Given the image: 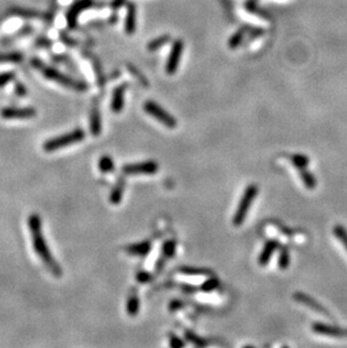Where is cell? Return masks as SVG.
I'll use <instances>...</instances> for the list:
<instances>
[{
    "instance_id": "cell-1",
    "label": "cell",
    "mask_w": 347,
    "mask_h": 348,
    "mask_svg": "<svg viewBox=\"0 0 347 348\" xmlns=\"http://www.w3.org/2000/svg\"><path fill=\"white\" fill-rule=\"evenodd\" d=\"M28 228L31 230L32 239H33V247L35 253H36L47 268L52 273L55 278H60L62 275V269L60 267L59 262L53 258L51 251L49 249L47 241L44 239L43 232H42V220L41 216L33 213L28 216L27 219Z\"/></svg>"
},
{
    "instance_id": "cell-2",
    "label": "cell",
    "mask_w": 347,
    "mask_h": 348,
    "mask_svg": "<svg viewBox=\"0 0 347 348\" xmlns=\"http://www.w3.org/2000/svg\"><path fill=\"white\" fill-rule=\"evenodd\" d=\"M31 65L34 67L35 69L41 71L42 74L47 78L49 80L54 81V83H58L62 85L63 87L69 88V89L76 90V91H86L88 89V85L84 81L74 79L67 74L60 72L59 70L54 68H51V67H48L44 62H42L40 59L33 58L31 60Z\"/></svg>"
},
{
    "instance_id": "cell-3",
    "label": "cell",
    "mask_w": 347,
    "mask_h": 348,
    "mask_svg": "<svg viewBox=\"0 0 347 348\" xmlns=\"http://www.w3.org/2000/svg\"><path fill=\"white\" fill-rule=\"evenodd\" d=\"M85 137H86V134H85L84 130L76 129L67 134H62V136L52 138V139L45 141L43 143V150L45 152L56 151L61 148L68 147V145H71L83 141L85 139Z\"/></svg>"
},
{
    "instance_id": "cell-4",
    "label": "cell",
    "mask_w": 347,
    "mask_h": 348,
    "mask_svg": "<svg viewBox=\"0 0 347 348\" xmlns=\"http://www.w3.org/2000/svg\"><path fill=\"white\" fill-rule=\"evenodd\" d=\"M258 194V186L255 185V184H251V185L246 188V191H243V195L242 200L239 202L238 209L233 215L232 223L235 226H240L245 221L247 218L248 212H249V209L251 207V203H253L255 198H256Z\"/></svg>"
},
{
    "instance_id": "cell-5",
    "label": "cell",
    "mask_w": 347,
    "mask_h": 348,
    "mask_svg": "<svg viewBox=\"0 0 347 348\" xmlns=\"http://www.w3.org/2000/svg\"><path fill=\"white\" fill-rule=\"evenodd\" d=\"M143 109L144 112L148 113V114L154 117V119L159 121L162 125L168 127V129H175L177 126V121L175 117L172 116L166 109L162 108L161 106L157 104L156 102H146L143 105Z\"/></svg>"
},
{
    "instance_id": "cell-6",
    "label": "cell",
    "mask_w": 347,
    "mask_h": 348,
    "mask_svg": "<svg viewBox=\"0 0 347 348\" xmlns=\"http://www.w3.org/2000/svg\"><path fill=\"white\" fill-rule=\"evenodd\" d=\"M96 6V2L95 0H78L73 3V5L68 9V12L66 14V19L67 24H68V27L70 30H73L77 26L78 17L83 12L87 9L93 8V7Z\"/></svg>"
},
{
    "instance_id": "cell-7",
    "label": "cell",
    "mask_w": 347,
    "mask_h": 348,
    "mask_svg": "<svg viewBox=\"0 0 347 348\" xmlns=\"http://www.w3.org/2000/svg\"><path fill=\"white\" fill-rule=\"evenodd\" d=\"M183 51H184V42L182 40L174 41L171 49V53H169L168 55L167 63H166V72L168 74L176 73L177 69H178Z\"/></svg>"
},
{
    "instance_id": "cell-8",
    "label": "cell",
    "mask_w": 347,
    "mask_h": 348,
    "mask_svg": "<svg viewBox=\"0 0 347 348\" xmlns=\"http://www.w3.org/2000/svg\"><path fill=\"white\" fill-rule=\"evenodd\" d=\"M36 114V109L33 107H5L0 111V116L5 120H28Z\"/></svg>"
},
{
    "instance_id": "cell-9",
    "label": "cell",
    "mask_w": 347,
    "mask_h": 348,
    "mask_svg": "<svg viewBox=\"0 0 347 348\" xmlns=\"http://www.w3.org/2000/svg\"><path fill=\"white\" fill-rule=\"evenodd\" d=\"M158 172V165L155 161H144L130 163L123 167V173L125 175H137V174H147L151 175Z\"/></svg>"
},
{
    "instance_id": "cell-10",
    "label": "cell",
    "mask_w": 347,
    "mask_h": 348,
    "mask_svg": "<svg viewBox=\"0 0 347 348\" xmlns=\"http://www.w3.org/2000/svg\"><path fill=\"white\" fill-rule=\"evenodd\" d=\"M293 299L299 302V303L306 305V307H308V308H310L311 310H313V311L318 312V313L325 315V317L332 318L331 314L329 313V311L324 307V305L319 303L317 300H314L313 297L307 296L306 293L295 292V294H293Z\"/></svg>"
},
{
    "instance_id": "cell-11",
    "label": "cell",
    "mask_w": 347,
    "mask_h": 348,
    "mask_svg": "<svg viewBox=\"0 0 347 348\" xmlns=\"http://www.w3.org/2000/svg\"><path fill=\"white\" fill-rule=\"evenodd\" d=\"M313 332L322 336H330V337H347V329L342 328V327L322 324V322H314L312 325Z\"/></svg>"
},
{
    "instance_id": "cell-12",
    "label": "cell",
    "mask_w": 347,
    "mask_h": 348,
    "mask_svg": "<svg viewBox=\"0 0 347 348\" xmlns=\"http://www.w3.org/2000/svg\"><path fill=\"white\" fill-rule=\"evenodd\" d=\"M124 30L127 35H133L137 30V7L133 2H129L126 7V16Z\"/></svg>"
},
{
    "instance_id": "cell-13",
    "label": "cell",
    "mask_w": 347,
    "mask_h": 348,
    "mask_svg": "<svg viewBox=\"0 0 347 348\" xmlns=\"http://www.w3.org/2000/svg\"><path fill=\"white\" fill-rule=\"evenodd\" d=\"M278 247H279V244L278 240H274V239L268 240L267 243L265 244L260 257H258V262H260V265L261 266L267 265L271 261L273 254L275 253L276 249H278Z\"/></svg>"
},
{
    "instance_id": "cell-14",
    "label": "cell",
    "mask_w": 347,
    "mask_h": 348,
    "mask_svg": "<svg viewBox=\"0 0 347 348\" xmlns=\"http://www.w3.org/2000/svg\"><path fill=\"white\" fill-rule=\"evenodd\" d=\"M126 90V84H123L121 86H118L113 91V98L111 103V108L114 113L122 112L124 107V95Z\"/></svg>"
},
{
    "instance_id": "cell-15",
    "label": "cell",
    "mask_w": 347,
    "mask_h": 348,
    "mask_svg": "<svg viewBox=\"0 0 347 348\" xmlns=\"http://www.w3.org/2000/svg\"><path fill=\"white\" fill-rule=\"evenodd\" d=\"M90 133L94 137H98L102 133V116L98 104L95 103L90 112Z\"/></svg>"
},
{
    "instance_id": "cell-16",
    "label": "cell",
    "mask_w": 347,
    "mask_h": 348,
    "mask_svg": "<svg viewBox=\"0 0 347 348\" xmlns=\"http://www.w3.org/2000/svg\"><path fill=\"white\" fill-rule=\"evenodd\" d=\"M8 16H17V17H23V18H41V17H44L45 20H47V15H43V14L38 13L36 10L18 8V7L9 9L8 13L6 14V17Z\"/></svg>"
},
{
    "instance_id": "cell-17",
    "label": "cell",
    "mask_w": 347,
    "mask_h": 348,
    "mask_svg": "<svg viewBox=\"0 0 347 348\" xmlns=\"http://www.w3.org/2000/svg\"><path fill=\"white\" fill-rule=\"evenodd\" d=\"M126 253L133 256H140V257H143V256H147L151 250V243L150 241H142V243H138L130 244L125 248Z\"/></svg>"
},
{
    "instance_id": "cell-18",
    "label": "cell",
    "mask_w": 347,
    "mask_h": 348,
    "mask_svg": "<svg viewBox=\"0 0 347 348\" xmlns=\"http://www.w3.org/2000/svg\"><path fill=\"white\" fill-rule=\"evenodd\" d=\"M34 32V28L30 26V25H25V26H23L20 30H18L16 32L15 34L13 35H9V36H5L2 37L1 40H0V44L2 45H9L14 43V42H16L17 40H19V38H23L25 36H27V35L32 34Z\"/></svg>"
},
{
    "instance_id": "cell-19",
    "label": "cell",
    "mask_w": 347,
    "mask_h": 348,
    "mask_svg": "<svg viewBox=\"0 0 347 348\" xmlns=\"http://www.w3.org/2000/svg\"><path fill=\"white\" fill-rule=\"evenodd\" d=\"M249 30H250V26H243L240 27L238 31L236 32L235 34L232 35L231 37H230L229 40V48L230 49H237L239 48L240 45H242L243 43V41H245V38L248 36V33H249Z\"/></svg>"
},
{
    "instance_id": "cell-20",
    "label": "cell",
    "mask_w": 347,
    "mask_h": 348,
    "mask_svg": "<svg viewBox=\"0 0 347 348\" xmlns=\"http://www.w3.org/2000/svg\"><path fill=\"white\" fill-rule=\"evenodd\" d=\"M124 190H125V180L122 178V179H120L118 183H116V185L114 186V188H113L111 191L109 201H111L112 204L118 205L119 203H121Z\"/></svg>"
},
{
    "instance_id": "cell-21",
    "label": "cell",
    "mask_w": 347,
    "mask_h": 348,
    "mask_svg": "<svg viewBox=\"0 0 347 348\" xmlns=\"http://www.w3.org/2000/svg\"><path fill=\"white\" fill-rule=\"evenodd\" d=\"M24 55L20 52H0V63H20Z\"/></svg>"
},
{
    "instance_id": "cell-22",
    "label": "cell",
    "mask_w": 347,
    "mask_h": 348,
    "mask_svg": "<svg viewBox=\"0 0 347 348\" xmlns=\"http://www.w3.org/2000/svg\"><path fill=\"white\" fill-rule=\"evenodd\" d=\"M169 41H171V35H168V34L161 35V36L154 38V40H151L150 42H149L147 45V49L150 52H155V51H157V50L164 47V45L167 44Z\"/></svg>"
},
{
    "instance_id": "cell-23",
    "label": "cell",
    "mask_w": 347,
    "mask_h": 348,
    "mask_svg": "<svg viewBox=\"0 0 347 348\" xmlns=\"http://www.w3.org/2000/svg\"><path fill=\"white\" fill-rule=\"evenodd\" d=\"M300 177L301 179H302L304 186H306L308 190H314V188H316L317 180L312 175V173H310L309 170H307L306 168L300 169Z\"/></svg>"
},
{
    "instance_id": "cell-24",
    "label": "cell",
    "mask_w": 347,
    "mask_h": 348,
    "mask_svg": "<svg viewBox=\"0 0 347 348\" xmlns=\"http://www.w3.org/2000/svg\"><path fill=\"white\" fill-rule=\"evenodd\" d=\"M140 309V301L139 297H138L136 294L131 296L129 299H127L126 303V312L127 314L131 315V317H134V315L138 314Z\"/></svg>"
},
{
    "instance_id": "cell-25",
    "label": "cell",
    "mask_w": 347,
    "mask_h": 348,
    "mask_svg": "<svg viewBox=\"0 0 347 348\" xmlns=\"http://www.w3.org/2000/svg\"><path fill=\"white\" fill-rule=\"evenodd\" d=\"M98 168L102 173H113L114 172V162H113L112 158L109 156H103V157L99 159L98 161Z\"/></svg>"
},
{
    "instance_id": "cell-26",
    "label": "cell",
    "mask_w": 347,
    "mask_h": 348,
    "mask_svg": "<svg viewBox=\"0 0 347 348\" xmlns=\"http://www.w3.org/2000/svg\"><path fill=\"white\" fill-rule=\"evenodd\" d=\"M290 253L288 247H282L281 250H279V256H278V268L282 269V271H285L286 268L289 267L290 265Z\"/></svg>"
},
{
    "instance_id": "cell-27",
    "label": "cell",
    "mask_w": 347,
    "mask_h": 348,
    "mask_svg": "<svg viewBox=\"0 0 347 348\" xmlns=\"http://www.w3.org/2000/svg\"><path fill=\"white\" fill-rule=\"evenodd\" d=\"M291 161L293 165H295L297 169H304L309 166L310 163V159L309 157H307L306 155H301V154H296L293 155L291 157Z\"/></svg>"
},
{
    "instance_id": "cell-28",
    "label": "cell",
    "mask_w": 347,
    "mask_h": 348,
    "mask_svg": "<svg viewBox=\"0 0 347 348\" xmlns=\"http://www.w3.org/2000/svg\"><path fill=\"white\" fill-rule=\"evenodd\" d=\"M334 234L335 237L338 238V240L343 244V246L346 248L347 250V230L345 226L341 225L334 226Z\"/></svg>"
},
{
    "instance_id": "cell-29",
    "label": "cell",
    "mask_w": 347,
    "mask_h": 348,
    "mask_svg": "<svg viewBox=\"0 0 347 348\" xmlns=\"http://www.w3.org/2000/svg\"><path fill=\"white\" fill-rule=\"evenodd\" d=\"M219 284H220V282H219L218 278H208L205 280L203 284H202L201 290L203 291V292H211V291L217 289V287L219 286Z\"/></svg>"
},
{
    "instance_id": "cell-30",
    "label": "cell",
    "mask_w": 347,
    "mask_h": 348,
    "mask_svg": "<svg viewBox=\"0 0 347 348\" xmlns=\"http://www.w3.org/2000/svg\"><path fill=\"white\" fill-rule=\"evenodd\" d=\"M176 253V243L174 240H168L166 241L162 246V254H164L166 257H172V256L175 255Z\"/></svg>"
},
{
    "instance_id": "cell-31",
    "label": "cell",
    "mask_w": 347,
    "mask_h": 348,
    "mask_svg": "<svg viewBox=\"0 0 347 348\" xmlns=\"http://www.w3.org/2000/svg\"><path fill=\"white\" fill-rule=\"evenodd\" d=\"M185 335H186L187 340H189V342H191V343H193L195 346H205V345H207V342H205L203 338H201L200 336H197L196 333H194L192 331H186Z\"/></svg>"
},
{
    "instance_id": "cell-32",
    "label": "cell",
    "mask_w": 347,
    "mask_h": 348,
    "mask_svg": "<svg viewBox=\"0 0 347 348\" xmlns=\"http://www.w3.org/2000/svg\"><path fill=\"white\" fill-rule=\"evenodd\" d=\"M16 73L14 71H7V72L0 73V88H3L6 85H8L10 81L15 79Z\"/></svg>"
},
{
    "instance_id": "cell-33",
    "label": "cell",
    "mask_w": 347,
    "mask_h": 348,
    "mask_svg": "<svg viewBox=\"0 0 347 348\" xmlns=\"http://www.w3.org/2000/svg\"><path fill=\"white\" fill-rule=\"evenodd\" d=\"M52 45H53V42L45 36H40L38 38H36V41H35V47L37 48L48 49V48H51Z\"/></svg>"
},
{
    "instance_id": "cell-34",
    "label": "cell",
    "mask_w": 347,
    "mask_h": 348,
    "mask_svg": "<svg viewBox=\"0 0 347 348\" xmlns=\"http://www.w3.org/2000/svg\"><path fill=\"white\" fill-rule=\"evenodd\" d=\"M246 9L248 10L249 13H253L255 14V15H257V14H260V8H258V3H257V0H248V1L246 2Z\"/></svg>"
},
{
    "instance_id": "cell-35",
    "label": "cell",
    "mask_w": 347,
    "mask_h": 348,
    "mask_svg": "<svg viewBox=\"0 0 347 348\" xmlns=\"http://www.w3.org/2000/svg\"><path fill=\"white\" fill-rule=\"evenodd\" d=\"M15 94L18 97H24V96L27 95V88L25 87L23 83H19V81L15 83Z\"/></svg>"
},
{
    "instance_id": "cell-36",
    "label": "cell",
    "mask_w": 347,
    "mask_h": 348,
    "mask_svg": "<svg viewBox=\"0 0 347 348\" xmlns=\"http://www.w3.org/2000/svg\"><path fill=\"white\" fill-rule=\"evenodd\" d=\"M169 345L174 348L177 347H184L185 346V343L183 342L179 337H177L176 335H171V339H169Z\"/></svg>"
},
{
    "instance_id": "cell-37",
    "label": "cell",
    "mask_w": 347,
    "mask_h": 348,
    "mask_svg": "<svg viewBox=\"0 0 347 348\" xmlns=\"http://www.w3.org/2000/svg\"><path fill=\"white\" fill-rule=\"evenodd\" d=\"M137 279L141 283H146V282H148V280L151 279V275L147 272H140L139 274L137 275Z\"/></svg>"
},
{
    "instance_id": "cell-38",
    "label": "cell",
    "mask_w": 347,
    "mask_h": 348,
    "mask_svg": "<svg viewBox=\"0 0 347 348\" xmlns=\"http://www.w3.org/2000/svg\"><path fill=\"white\" fill-rule=\"evenodd\" d=\"M126 0H113V1L111 2V7L112 9H119L121 8V7L125 3Z\"/></svg>"
}]
</instances>
